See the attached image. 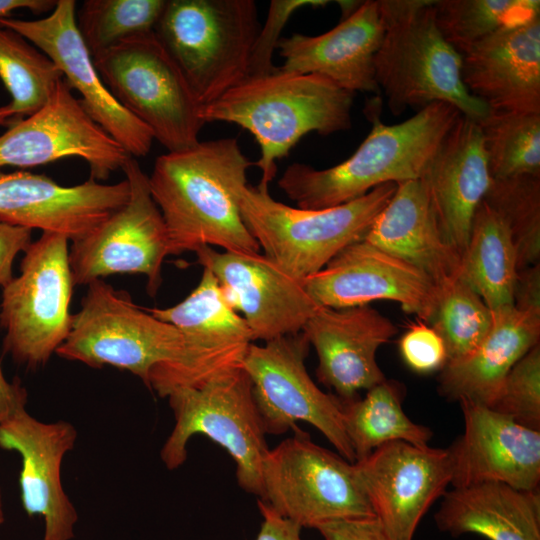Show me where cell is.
Returning <instances> with one entry per match:
<instances>
[{
    "instance_id": "1",
    "label": "cell",
    "mask_w": 540,
    "mask_h": 540,
    "mask_svg": "<svg viewBox=\"0 0 540 540\" xmlns=\"http://www.w3.org/2000/svg\"><path fill=\"white\" fill-rule=\"evenodd\" d=\"M252 165L230 137L199 141L156 158L148 184L166 226L169 255L204 246L259 252L236 197Z\"/></svg>"
},
{
    "instance_id": "2",
    "label": "cell",
    "mask_w": 540,
    "mask_h": 540,
    "mask_svg": "<svg viewBox=\"0 0 540 540\" xmlns=\"http://www.w3.org/2000/svg\"><path fill=\"white\" fill-rule=\"evenodd\" d=\"M354 93L315 74L275 68L247 76L215 101L201 107L203 122H226L249 131L260 147L254 163L259 185L269 186L276 161L308 133L330 135L350 129Z\"/></svg>"
},
{
    "instance_id": "3",
    "label": "cell",
    "mask_w": 540,
    "mask_h": 540,
    "mask_svg": "<svg viewBox=\"0 0 540 540\" xmlns=\"http://www.w3.org/2000/svg\"><path fill=\"white\" fill-rule=\"evenodd\" d=\"M460 115L444 102L430 104L392 125L374 115L371 131L348 159L319 170L292 163L278 187L296 207L318 210L358 199L385 183L418 180Z\"/></svg>"
},
{
    "instance_id": "4",
    "label": "cell",
    "mask_w": 540,
    "mask_h": 540,
    "mask_svg": "<svg viewBox=\"0 0 540 540\" xmlns=\"http://www.w3.org/2000/svg\"><path fill=\"white\" fill-rule=\"evenodd\" d=\"M384 36L375 55V80L394 115L444 102L478 123L489 108L461 78L462 55L440 33L434 0H378Z\"/></svg>"
},
{
    "instance_id": "5",
    "label": "cell",
    "mask_w": 540,
    "mask_h": 540,
    "mask_svg": "<svg viewBox=\"0 0 540 540\" xmlns=\"http://www.w3.org/2000/svg\"><path fill=\"white\" fill-rule=\"evenodd\" d=\"M70 332L57 349L61 358L91 368L127 370L158 392L186 363L183 334L135 305L103 279L87 285Z\"/></svg>"
},
{
    "instance_id": "6",
    "label": "cell",
    "mask_w": 540,
    "mask_h": 540,
    "mask_svg": "<svg viewBox=\"0 0 540 540\" xmlns=\"http://www.w3.org/2000/svg\"><path fill=\"white\" fill-rule=\"evenodd\" d=\"M397 184H382L342 205L308 210L276 201L267 186L236 190L243 221L263 255L303 281L323 269L346 246L361 241L392 198Z\"/></svg>"
},
{
    "instance_id": "7",
    "label": "cell",
    "mask_w": 540,
    "mask_h": 540,
    "mask_svg": "<svg viewBox=\"0 0 540 540\" xmlns=\"http://www.w3.org/2000/svg\"><path fill=\"white\" fill-rule=\"evenodd\" d=\"M259 29L253 0H166L153 32L202 107L248 76Z\"/></svg>"
},
{
    "instance_id": "8",
    "label": "cell",
    "mask_w": 540,
    "mask_h": 540,
    "mask_svg": "<svg viewBox=\"0 0 540 540\" xmlns=\"http://www.w3.org/2000/svg\"><path fill=\"white\" fill-rule=\"evenodd\" d=\"M167 398L175 425L160 452L164 465L169 470L180 467L187 458L190 438L203 434L232 456L239 486L262 499L261 468L269 448L251 380L243 367L176 389Z\"/></svg>"
},
{
    "instance_id": "9",
    "label": "cell",
    "mask_w": 540,
    "mask_h": 540,
    "mask_svg": "<svg viewBox=\"0 0 540 540\" xmlns=\"http://www.w3.org/2000/svg\"><path fill=\"white\" fill-rule=\"evenodd\" d=\"M115 99L168 152L192 147L205 124L201 105L154 32L125 40L93 57Z\"/></svg>"
},
{
    "instance_id": "10",
    "label": "cell",
    "mask_w": 540,
    "mask_h": 540,
    "mask_svg": "<svg viewBox=\"0 0 540 540\" xmlns=\"http://www.w3.org/2000/svg\"><path fill=\"white\" fill-rule=\"evenodd\" d=\"M68 242L62 234L42 232L24 252L20 274L2 288L3 348L29 369L45 366L70 332L74 284Z\"/></svg>"
},
{
    "instance_id": "11",
    "label": "cell",
    "mask_w": 540,
    "mask_h": 540,
    "mask_svg": "<svg viewBox=\"0 0 540 540\" xmlns=\"http://www.w3.org/2000/svg\"><path fill=\"white\" fill-rule=\"evenodd\" d=\"M261 476L260 500L301 528L375 517L355 464L315 444L300 429L268 450Z\"/></svg>"
},
{
    "instance_id": "12",
    "label": "cell",
    "mask_w": 540,
    "mask_h": 540,
    "mask_svg": "<svg viewBox=\"0 0 540 540\" xmlns=\"http://www.w3.org/2000/svg\"><path fill=\"white\" fill-rule=\"evenodd\" d=\"M309 346L302 332L263 345H249L242 367L251 380L264 431L280 435L290 428L299 430L297 421L309 423L339 455L355 463L344 427L341 400L321 391L306 370Z\"/></svg>"
},
{
    "instance_id": "13",
    "label": "cell",
    "mask_w": 540,
    "mask_h": 540,
    "mask_svg": "<svg viewBox=\"0 0 540 540\" xmlns=\"http://www.w3.org/2000/svg\"><path fill=\"white\" fill-rule=\"evenodd\" d=\"M129 183L127 202L88 234L71 242L69 264L74 285L128 273L147 278V293L155 296L161 269L169 255L166 226L138 161L130 157L122 168Z\"/></svg>"
},
{
    "instance_id": "14",
    "label": "cell",
    "mask_w": 540,
    "mask_h": 540,
    "mask_svg": "<svg viewBox=\"0 0 540 540\" xmlns=\"http://www.w3.org/2000/svg\"><path fill=\"white\" fill-rule=\"evenodd\" d=\"M70 157L84 160L90 178L104 181L132 156L88 115L62 77L40 109L0 136V167L29 168Z\"/></svg>"
},
{
    "instance_id": "15",
    "label": "cell",
    "mask_w": 540,
    "mask_h": 540,
    "mask_svg": "<svg viewBox=\"0 0 540 540\" xmlns=\"http://www.w3.org/2000/svg\"><path fill=\"white\" fill-rule=\"evenodd\" d=\"M0 25L19 33L46 54L79 98L88 115L132 157H145L154 137L149 128L127 111L100 77L77 28L76 2L57 0L44 18H0Z\"/></svg>"
},
{
    "instance_id": "16",
    "label": "cell",
    "mask_w": 540,
    "mask_h": 540,
    "mask_svg": "<svg viewBox=\"0 0 540 540\" xmlns=\"http://www.w3.org/2000/svg\"><path fill=\"white\" fill-rule=\"evenodd\" d=\"M375 517L392 540H412L452 478L448 448L386 443L354 463Z\"/></svg>"
},
{
    "instance_id": "17",
    "label": "cell",
    "mask_w": 540,
    "mask_h": 540,
    "mask_svg": "<svg viewBox=\"0 0 540 540\" xmlns=\"http://www.w3.org/2000/svg\"><path fill=\"white\" fill-rule=\"evenodd\" d=\"M195 253L198 263L214 274L227 301L247 323L253 341L301 333L320 307L303 281L259 252H219L204 246Z\"/></svg>"
},
{
    "instance_id": "18",
    "label": "cell",
    "mask_w": 540,
    "mask_h": 540,
    "mask_svg": "<svg viewBox=\"0 0 540 540\" xmlns=\"http://www.w3.org/2000/svg\"><path fill=\"white\" fill-rule=\"evenodd\" d=\"M303 284L320 307L389 300L426 323L439 295V286L425 273L364 240L346 246Z\"/></svg>"
},
{
    "instance_id": "19",
    "label": "cell",
    "mask_w": 540,
    "mask_h": 540,
    "mask_svg": "<svg viewBox=\"0 0 540 540\" xmlns=\"http://www.w3.org/2000/svg\"><path fill=\"white\" fill-rule=\"evenodd\" d=\"M78 432L68 421L43 422L26 406L0 424V448L21 457L19 475L22 506L29 516L44 520L42 540H72L78 513L62 484L65 455L77 441Z\"/></svg>"
},
{
    "instance_id": "20",
    "label": "cell",
    "mask_w": 540,
    "mask_h": 540,
    "mask_svg": "<svg viewBox=\"0 0 540 540\" xmlns=\"http://www.w3.org/2000/svg\"><path fill=\"white\" fill-rule=\"evenodd\" d=\"M154 317L174 325L187 344L185 365L158 394L196 386L213 375L242 366L253 338L243 317L233 309L214 274L203 267L196 288L168 308H145Z\"/></svg>"
},
{
    "instance_id": "21",
    "label": "cell",
    "mask_w": 540,
    "mask_h": 540,
    "mask_svg": "<svg viewBox=\"0 0 540 540\" xmlns=\"http://www.w3.org/2000/svg\"><path fill=\"white\" fill-rule=\"evenodd\" d=\"M126 179L102 184L90 178L63 186L44 174L0 172V221L74 241L88 234L128 200Z\"/></svg>"
},
{
    "instance_id": "22",
    "label": "cell",
    "mask_w": 540,
    "mask_h": 540,
    "mask_svg": "<svg viewBox=\"0 0 540 540\" xmlns=\"http://www.w3.org/2000/svg\"><path fill=\"white\" fill-rule=\"evenodd\" d=\"M464 433L448 447L453 488L502 483L538 490L540 431L527 428L492 408L460 401Z\"/></svg>"
},
{
    "instance_id": "23",
    "label": "cell",
    "mask_w": 540,
    "mask_h": 540,
    "mask_svg": "<svg viewBox=\"0 0 540 540\" xmlns=\"http://www.w3.org/2000/svg\"><path fill=\"white\" fill-rule=\"evenodd\" d=\"M396 332L395 325L369 305L319 307L302 329L318 357V380L342 401L386 380L376 353Z\"/></svg>"
},
{
    "instance_id": "24",
    "label": "cell",
    "mask_w": 540,
    "mask_h": 540,
    "mask_svg": "<svg viewBox=\"0 0 540 540\" xmlns=\"http://www.w3.org/2000/svg\"><path fill=\"white\" fill-rule=\"evenodd\" d=\"M419 180L442 235L462 256L492 181L480 124L460 115Z\"/></svg>"
},
{
    "instance_id": "25",
    "label": "cell",
    "mask_w": 540,
    "mask_h": 540,
    "mask_svg": "<svg viewBox=\"0 0 540 540\" xmlns=\"http://www.w3.org/2000/svg\"><path fill=\"white\" fill-rule=\"evenodd\" d=\"M461 78L490 111L540 114V16L468 49L462 54Z\"/></svg>"
},
{
    "instance_id": "26",
    "label": "cell",
    "mask_w": 540,
    "mask_h": 540,
    "mask_svg": "<svg viewBox=\"0 0 540 540\" xmlns=\"http://www.w3.org/2000/svg\"><path fill=\"white\" fill-rule=\"evenodd\" d=\"M378 0L360 2L331 30L315 36L281 37L279 69L326 78L351 93L380 92L374 59L384 36Z\"/></svg>"
},
{
    "instance_id": "27",
    "label": "cell",
    "mask_w": 540,
    "mask_h": 540,
    "mask_svg": "<svg viewBox=\"0 0 540 540\" xmlns=\"http://www.w3.org/2000/svg\"><path fill=\"white\" fill-rule=\"evenodd\" d=\"M363 240L416 267L438 286L458 278L461 256L442 235L419 179L397 184Z\"/></svg>"
},
{
    "instance_id": "28",
    "label": "cell",
    "mask_w": 540,
    "mask_h": 540,
    "mask_svg": "<svg viewBox=\"0 0 540 540\" xmlns=\"http://www.w3.org/2000/svg\"><path fill=\"white\" fill-rule=\"evenodd\" d=\"M492 313V327L484 340L440 370L438 389L447 400L491 407L510 369L539 344L540 317L514 306Z\"/></svg>"
},
{
    "instance_id": "29",
    "label": "cell",
    "mask_w": 540,
    "mask_h": 540,
    "mask_svg": "<svg viewBox=\"0 0 540 540\" xmlns=\"http://www.w3.org/2000/svg\"><path fill=\"white\" fill-rule=\"evenodd\" d=\"M435 513L438 529L458 537L473 533L488 540H540V494L502 483L453 488Z\"/></svg>"
},
{
    "instance_id": "30",
    "label": "cell",
    "mask_w": 540,
    "mask_h": 540,
    "mask_svg": "<svg viewBox=\"0 0 540 540\" xmlns=\"http://www.w3.org/2000/svg\"><path fill=\"white\" fill-rule=\"evenodd\" d=\"M516 252L500 216L482 200L461 256L458 278L477 293L493 312L514 306Z\"/></svg>"
},
{
    "instance_id": "31",
    "label": "cell",
    "mask_w": 540,
    "mask_h": 540,
    "mask_svg": "<svg viewBox=\"0 0 540 540\" xmlns=\"http://www.w3.org/2000/svg\"><path fill=\"white\" fill-rule=\"evenodd\" d=\"M401 393L398 384L384 380L367 390L364 398L341 400L344 427L355 462L389 442L428 446L433 435L431 429L408 418L402 409Z\"/></svg>"
},
{
    "instance_id": "32",
    "label": "cell",
    "mask_w": 540,
    "mask_h": 540,
    "mask_svg": "<svg viewBox=\"0 0 540 540\" xmlns=\"http://www.w3.org/2000/svg\"><path fill=\"white\" fill-rule=\"evenodd\" d=\"M437 27L461 55L497 31L540 16L539 0H436Z\"/></svg>"
},
{
    "instance_id": "33",
    "label": "cell",
    "mask_w": 540,
    "mask_h": 540,
    "mask_svg": "<svg viewBox=\"0 0 540 540\" xmlns=\"http://www.w3.org/2000/svg\"><path fill=\"white\" fill-rule=\"evenodd\" d=\"M62 78L53 61L19 33L0 25V79L17 120L40 109Z\"/></svg>"
},
{
    "instance_id": "34",
    "label": "cell",
    "mask_w": 540,
    "mask_h": 540,
    "mask_svg": "<svg viewBox=\"0 0 540 540\" xmlns=\"http://www.w3.org/2000/svg\"><path fill=\"white\" fill-rule=\"evenodd\" d=\"M479 124L492 180L540 177V114L491 111Z\"/></svg>"
},
{
    "instance_id": "35",
    "label": "cell",
    "mask_w": 540,
    "mask_h": 540,
    "mask_svg": "<svg viewBox=\"0 0 540 540\" xmlns=\"http://www.w3.org/2000/svg\"><path fill=\"white\" fill-rule=\"evenodd\" d=\"M166 0H86L77 28L92 58L125 40L153 32Z\"/></svg>"
},
{
    "instance_id": "36",
    "label": "cell",
    "mask_w": 540,
    "mask_h": 540,
    "mask_svg": "<svg viewBox=\"0 0 540 540\" xmlns=\"http://www.w3.org/2000/svg\"><path fill=\"white\" fill-rule=\"evenodd\" d=\"M506 224L516 252L517 269L539 263L540 177L492 180L483 199Z\"/></svg>"
},
{
    "instance_id": "37",
    "label": "cell",
    "mask_w": 540,
    "mask_h": 540,
    "mask_svg": "<svg viewBox=\"0 0 540 540\" xmlns=\"http://www.w3.org/2000/svg\"><path fill=\"white\" fill-rule=\"evenodd\" d=\"M492 322V311L459 278L439 286L437 304L428 324L444 342L446 362L472 352L487 336Z\"/></svg>"
},
{
    "instance_id": "38",
    "label": "cell",
    "mask_w": 540,
    "mask_h": 540,
    "mask_svg": "<svg viewBox=\"0 0 540 540\" xmlns=\"http://www.w3.org/2000/svg\"><path fill=\"white\" fill-rule=\"evenodd\" d=\"M493 410L540 431V345L531 348L506 375Z\"/></svg>"
},
{
    "instance_id": "39",
    "label": "cell",
    "mask_w": 540,
    "mask_h": 540,
    "mask_svg": "<svg viewBox=\"0 0 540 540\" xmlns=\"http://www.w3.org/2000/svg\"><path fill=\"white\" fill-rule=\"evenodd\" d=\"M325 0H272L266 21L259 29L249 64L248 76L264 75L276 67L272 63L274 50L280 40L283 27L296 10L306 6H325Z\"/></svg>"
},
{
    "instance_id": "40",
    "label": "cell",
    "mask_w": 540,
    "mask_h": 540,
    "mask_svg": "<svg viewBox=\"0 0 540 540\" xmlns=\"http://www.w3.org/2000/svg\"><path fill=\"white\" fill-rule=\"evenodd\" d=\"M399 351L407 366L420 374L441 370L447 361L442 338L424 323L411 326L403 334Z\"/></svg>"
},
{
    "instance_id": "41",
    "label": "cell",
    "mask_w": 540,
    "mask_h": 540,
    "mask_svg": "<svg viewBox=\"0 0 540 540\" xmlns=\"http://www.w3.org/2000/svg\"><path fill=\"white\" fill-rule=\"evenodd\" d=\"M317 530L325 540H392L376 517L332 521Z\"/></svg>"
},
{
    "instance_id": "42",
    "label": "cell",
    "mask_w": 540,
    "mask_h": 540,
    "mask_svg": "<svg viewBox=\"0 0 540 540\" xmlns=\"http://www.w3.org/2000/svg\"><path fill=\"white\" fill-rule=\"evenodd\" d=\"M32 243V230L0 221V286L13 279V263Z\"/></svg>"
},
{
    "instance_id": "43",
    "label": "cell",
    "mask_w": 540,
    "mask_h": 540,
    "mask_svg": "<svg viewBox=\"0 0 540 540\" xmlns=\"http://www.w3.org/2000/svg\"><path fill=\"white\" fill-rule=\"evenodd\" d=\"M513 303L517 310L540 317V262L517 271Z\"/></svg>"
},
{
    "instance_id": "44",
    "label": "cell",
    "mask_w": 540,
    "mask_h": 540,
    "mask_svg": "<svg viewBox=\"0 0 540 540\" xmlns=\"http://www.w3.org/2000/svg\"><path fill=\"white\" fill-rule=\"evenodd\" d=\"M258 508L263 520L256 540H302L300 526L280 516L262 500H258Z\"/></svg>"
},
{
    "instance_id": "45",
    "label": "cell",
    "mask_w": 540,
    "mask_h": 540,
    "mask_svg": "<svg viewBox=\"0 0 540 540\" xmlns=\"http://www.w3.org/2000/svg\"><path fill=\"white\" fill-rule=\"evenodd\" d=\"M27 391L19 381L10 382L0 363V424L18 408L26 406Z\"/></svg>"
},
{
    "instance_id": "46",
    "label": "cell",
    "mask_w": 540,
    "mask_h": 540,
    "mask_svg": "<svg viewBox=\"0 0 540 540\" xmlns=\"http://www.w3.org/2000/svg\"><path fill=\"white\" fill-rule=\"evenodd\" d=\"M54 0H0V18L9 15L20 9H27L34 14L51 12L55 7Z\"/></svg>"
},
{
    "instance_id": "47",
    "label": "cell",
    "mask_w": 540,
    "mask_h": 540,
    "mask_svg": "<svg viewBox=\"0 0 540 540\" xmlns=\"http://www.w3.org/2000/svg\"><path fill=\"white\" fill-rule=\"evenodd\" d=\"M17 121L16 115L9 104L0 107V126H10Z\"/></svg>"
},
{
    "instance_id": "48",
    "label": "cell",
    "mask_w": 540,
    "mask_h": 540,
    "mask_svg": "<svg viewBox=\"0 0 540 540\" xmlns=\"http://www.w3.org/2000/svg\"><path fill=\"white\" fill-rule=\"evenodd\" d=\"M4 521H5V512H4L2 491L0 488V525L4 523Z\"/></svg>"
}]
</instances>
